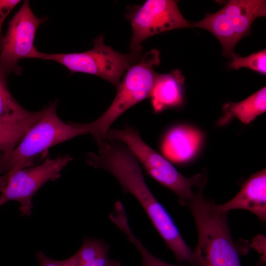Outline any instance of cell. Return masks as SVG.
<instances>
[{
    "label": "cell",
    "instance_id": "cell-1",
    "mask_svg": "<svg viewBox=\"0 0 266 266\" xmlns=\"http://www.w3.org/2000/svg\"><path fill=\"white\" fill-rule=\"evenodd\" d=\"M97 153L89 152L87 164L110 172L126 193L139 203L167 247L179 263L193 264L191 249L181 236L173 220L148 187L140 164L132 151L121 142L104 139L98 143Z\"/></svg>",
    "mask_w": 266,
    "mask_h": 266
},
{
    "label": "cell",
    "instance_id": "cell-2",
    "mask_svg": "<svg viewBox=\"0 0 266 266\" xmlns=\"http://www.w3.org/2000/svg\"><path fill=\"white\" fill-rule=\"evenodd\" d=\"M200 191L186 205L197 230L198 242L192 253L193 266H242L240 251L233 241L228 213Z\"/></svg>",
    "mask_w": 266,
    "mask_h": 266
},
{
    "label": "cell",
    "instance_id": "cell-3",
    "mask_svg": "<svg viewBox=\"0 0 266 266\" xmlns=\"http://www.w3.org/2000/svg\"><path fill=\"white\" fill-rule=\"evenodd\" d=\"M57 101L42 109L39 120L11 151L0 153V176L32 166L50 147L75 136L88 134L81 124L63 122L56 113Z\"/></svg>",
    "mask_w": 266,
    "mask_h": 266
},
{
    "label": "cell",
    "instance_id": "cell-4",
    "mask_svg": "<svg viewBox=\"0 0 266 266\" xmlns=\"http://www.w3.org/2000/svg\"><path fill=\"white\" fill-rule=\"evenodd\" d=\"M105 138L124 144L149 176L175 194L180 205L186 206L200 190L204 189L207 181L205 170L190 177L184 176L146 143L135 129L130 127L110 129Z\"/></svg>",
    "mask_w": 266,
    "mask_h": 266
},
{
    "label": "cell",
    "instance_id": "cell-5",
    "mask_svg": "<svg viewBox=\"0 0 266 266\" xmlns=\"http://www.w3.org/2000/svg\"><path fill=\"white\" fill-rule=\"evenodd\" d=\"M160 63V52L154 49L146 52L140 60L125 72L112 102L96 120L82 124L87 133L91 134L97 142L105 139L111 125L122 114L150 96L158 73L154 66Z\"/></svg>",
    "mask_w": 266,
    "mask_h": 266
},
{
    "label": "cell",
    "instance_id": "cell-6",
    "mask_svg": "<svg viewBox=\"0 0 266 266\" xmlns=\"http://www.w3.org/2000/svg\"><path fill=\"white\" fill-rule=\"evenodd\" d=\"M93 45L90 50L80 53H41L40 59L55 61L71 73L77 72L98 76L118 89L124 73L142 56L141 51H131L129 54L117 52L104 44L102 35L97 37L93 40Z\"/></svg>",
    "mask_w": 266,
    "mask_h": 266
},
{
    "label": "cell",
    "instance_id": "cell-7",
    "mask_svg": "<svg viewBox=\"0 0 266 266\" xmlns=\"http://www.w3.org/2000/svg\"><path fill=\"white\" fill-rule=\"evenodd\" d=\"M45 21L35 16L28 0L24 1L0 42V68L6 75L22 72L18 64L21 59L40 58L41 52L35 47L34 40L39 25Z\"/></svg>",
    "mask_w": 266,
    "mask_h": 266
},
{
    "label": "cell",
    "instance_id": "cell-8",
    "mask_svg": "<svg viewBox=\"0 0 266 266\" xmlns=\"http://www.w3.org/2000/svg\"><path fill=\"white\" fill-rule=\"evenodd\" d=\"M71 160L69 155L48 158L40 165L7 173V182L0 188V207L9 201H16L22 214L29 216L33 208L32 200L36 192L47 181L59 178Z\"/></svg>",
    "mask_w": 266,
    "mask_h": 266
},
{
    "label": "cell",
    "instance_id": "cell-9",
    "mask_svg": "<svg viewBox=\"0 0 266 266\" xmlns=\"http://www.w3.org/2000/svg\"><path fill=\"white\" fill-rule=\"evenodd\" d=\"M133 30L131 51H142L141 43L147 38L163 32L192 28L191 23L172 0H147L128 14Z\"/></svg>",
    "mask_w": 266,
    "mask_h": 266
},
{
    "label": "cell",
    "instance_id": "cell-10",
    "mask_svg": "<svg viewBox=\"0 0 266 266\" xmlns=\"http://www.w3.org/2000/svg\"><path fill=\"white\" fill-rule=\"evenodd\" d=\"M217 207L225 213L234 209L246 210L256 215L261 221L266 222V169L251 175L232 200L222 204H217Z\"/></svg>",
    "mask_w": 266,
    "mask_h": 266
},
{
    "label": "cell",
    "instance_id": "cell-11",
    "mask_svg": "<svg viewBox=\"0 0 266 266\" xmlns=\"http://www.w3.org/2000/svg\"><path fill=\"white\" fill-rule=\"evenodd\" d=\"M202 140V134L198 130L185 125L176 126L169 129L163 137L161 152L168 161L184 163L196 154Z\"/></svg>",
    "mask_w": 266,
    "mask_h": 266
},
{
    "label": "cell",
    "instance_id": "cell-12",
    "mask_svg": "<svg viewBox=\"0 0 266 266\" xmlns=\"http://www.w3.org/2000/svg\"><path fill=\"white\" fill-rule=\"evenodd\" d=\"M184 80V76L177 69L169 73L158 74L149 97L154 112L181 104Z\"/></svg>",
    "mask_w": 266,
    "mask_h": 266
},
{
    "label": "cell",
    "instance_id": "cell-13",
    "mask_svg": "<svg viewBox=\"0 0 266 266\" xmlns=\"http://www.w3.org/2000/svg\"><path fill=\"white\" fill-rule=\"evenodd\" d=\"M191 27L208 31L220 42L224 56L230 57L233 60L237 57L234 48L238 40L231 21L222 9L215 13L206 14L200 21L191 23Z\"/></svg>",
    "mask_w": 266,
    "mask_h": 266
},
{
    "label": "cell",
    "instance_id": "cell-14",
    "mask_svg": "<svg viewBox=\"0 0 266 266\" xmlns=\"http://www.w3.org/2000/svg\"><path fill=\"white\" fill-rule=\"evenodd\" d=\"M266 110V87H264L243 100L224 105L218 125H224L234 117L243 124H249Z\"/></svg>",
    "mask_w": 266,
    "mask_h": 266
},
{
    "label": "cell",
    "instance_id": "cell-15",
    "mask_svg": "<svg viewBox=\"0 0 266 266\" xmlns=\"http://www.w3.org/2000/svg\"><path fill=\"white\" fill-rule=\"evenodd\" d=\"M43 110L32 112L26 118L14 123L0 122V153L14 148L29 129L41 117Z\"/></svg>",
    "mask_w": 266,
    "mask_h": 266
},
{
    "label": "cell",
    "instance_id": "cell-16",
    "mask_svg": "<svg viewBox=\"0 0 266 266\" xmlns=\"http://www.w3.org/2000/svg\"><path fill=\"white\" fill-rule=\"evenodd\" d=\"M6 74L0 68V122L14 123L29 116L32 112L22 107L7 87Z\"/></svg>",
    "mask_w": 266,
    "mask_h": 266
},
{
    "label": "cell",
    "instance_id": "cell-17",
    "mask_svg": "<svg viewBox=\"0 0 266 266\" xmlns=\"http://www.w3.org/2000/svg\"><path fill=\"white\" fill-rule=\"evenodd\" d=\"M112 222L127 235L128 240L138 251L142 259V266H191L189 265L185 266L171 264L151 254L133 233L125 213H120L115 215Z\"/></svg>",
    "mask_w": 266,
    "mask_h": 266
},
{
    "label": "cell",
    "instance_id": "cell-18",
    "mask_svg": "<svg viewBox=\"0 0 266 266\" xmlns=\"http://www.w3.org/2000/svg\"><path fill=\"white\" fill-rule=\"evenodd\" d=\"M222 10L228 16L242 15L255 19L266 16V1L264 0H232Z\"/></svg>",
    "mask_w": 266,
    "mask_h": 266
},
{
    "label": "cell",
    "instance_id": "cell-19",
    "mask_svg": "<svg viewBox=\"0 0 266 266\" xmlns=\"http://www.w3.org/2000/svg\"><path fill=\"white\" fill-rule=\"evenodd\" d=\"M109 246L103 241L85 238L80 249L72 256L76 266L89 264L96 260L108 256Z\"/></svg>",
    "mask_w": 266,
    "mask_h": 266
},
{
    "label": "cell",
    "instance_id": "cell-20",
    "mask_svg": "<svg viewBox=\"0 0 266 266\" xmlns=\"http://www.w3.org/2000/svg\"><path fill=\"white\" fill-rule=\"evenodd\" d=\"M230 66L235 69L248 68L263 75L266 74V50L253 53L245 57H236Z\"/></svg>",
    "mask_w": 266,
    "mask_h": 266
},
{
    "label": "cell",
    "instance_id": "cell-21",
    "mask_svg": "<svg viewBox=\"0 0 266 266\" xmlns=\"http://www.w3.org/2000/svg\"><path fill=\"white\" fill-rule=\"evenodd\" d=\"M20 1L19 0H0V42L3 36L2 31L4 20Z\"/></svg>",
    "mask_w": 266,
    "mask_h": 266
},
{
    "label": "cell",
    "instance_id": "cell-22",
    "mask_svg": "<svg viewBox=\"0 0 266 266\" xmlns=\"http://www.w3.org/2000/svg\"><path fill=\"white\" fill-rule=\"evenodd\" d=\"M39 266H72L69 258L64 260H56L48 257L42 251L37 253Z\"/></svg>",
    "mask_w": 266,
    "mask_h": 266
},
{
    "label": "cell",
    "instance_id": "cell-23",
    "mask_svg": "<svg viewBox=\"0 0 266 266\" xmlns=\"http://www.w3.org/2000/svg\"><path fill=\"white\" fill-rule=\"evenodd\" d=\"M79 266H121V265L118 261L111 259L107 256L100 258L91 264Z\"/></svg>",
    "mask_w": 266,
    "mask_h": 266
},
{
    "label": "cell",
    "instance_id": "cell-24",
    "mask_svg": "<svg viewBox=\"0 0 266 266\" xmlns=\"http://www.w3.org/2000/svg\"><path fill=\"white\" fill-rule=\"evenodd\" d=\"M8 179V175L7 174L0 176V188L6 184Z\"/></svg>",
    "mask_w": 266,
    "mask_h": 266
}]
</instances>
